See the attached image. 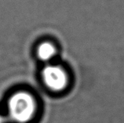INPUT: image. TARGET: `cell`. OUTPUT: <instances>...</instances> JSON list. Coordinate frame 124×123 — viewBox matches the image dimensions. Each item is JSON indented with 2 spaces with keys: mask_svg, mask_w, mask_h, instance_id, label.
<instances>
[{
  "mask_svg": "<svg viewBox=\"0 0 124 123\" xmlns=\"http://www.w3.org/2000/svg\"><path fill=\"white\" fill-rule=\"evenodd\" d=\"M42 79L49 89L53 91H61L66 87L68 76L65 72L58 66L48 65L42 72Z\"/></svg>",
  "mask_w": 124,
  "mask_h": 123,
  "instance_id": "7a4b0ae2",
  "label": "cell"
},
{
  "mask_svg": "<svg viewBox=\"0 0 124 123\" xmlns=\"http://www.w3.org/2000/svg\"><path fill=\"white\" fill-rule=\"evenodd\" d=\"M56 53V49L54 45L50 43H42L38 49V56L39 59L43 61L51 60Z\"/></svg>",
  "mask_w": 124,
  "mask_h": 123,
  "instance_id": "3957f363",
  "label": "cell"
},
{
  "mask_svg": "<svg viewBox=\"0 0 124 123\" xmlns=\"http://www.w3.org/2000/svg\"><path fill=\"white\" fill-rule=\"evenodd\" d=\"M36 102L31 94L18 92L8 101V113L11 120L16 123H28L35 117Z\"/></svg>",
  "mask_w": 124,
  "mask_h": 123,
  "instance_id": "6da1fadb",
  "label": "cell"
},
{
  "mask_svg": "<svg viewBox=\"0 0 124 123\" xmlns=\"http://www.w3.org/2000/svg\"><path fill=\"white\" fill-rule=\"evenodd\" d=\"M0 123H6L5 122V120L3 119V118L2 117L1 115H0Z\"/></svg>",
  "mask_w": 124,
  "mask_h": 123,
  "instance_id": "277c9868",
  "label": "cell"
}]
</instances>
